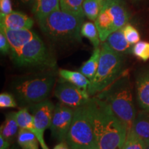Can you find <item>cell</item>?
Wrapping results in <instances>:
<instances>
[{
  "mask_svg": "<svg viewBox=\"0 0 149 149\" xmlns=\"http://www.w3.org/2000/svg\"><path fill=\"white\" fill-rule=\"evenodd\" d=\"M94 131L95 149H121L127 130L104 100L93 96L89 101Z\"/></svg>",
  "mask_w": 149,
  "mask_h": 149,
  "instance_id": "obj_1",
  "label": "cell"
},
{
  "mask_svg": "<svg viewBox=\"0 0 149 149\" xmlns=\"http://www.w3.org/2000/svg\"><path fill=\"white\" fill-rule=\"evenodd\" d=\"M95 97L109 104L128 132L131 130L136 111L131 85L127 76L122 73L114 82L97 94Z\"/></svg>",
  "mask_w": 149,
  "mask_h": 149,
  "instance_id": "obj_2",
  "label": "cell"
},
{
  "mask_svg": "<svg viewBox=\"0 0 149 149\" xmlns=\"http://www.w3.org/2000/svg\"><path fill=\"white\" fill-rule=\"evenodd\" d=\"M56 81L53 72L30 74L15 79L11 90L17 102L22 107H29L46 100Z\"/></svg>",
  "mask_w": 149,
  "mask_h": 149,
  "instance_id": "obj_3",
  "label": "cell"
},
{
  "mask_svg": "<svg viewBox=\"0 0 149 149\" xmlns=\"http://www.w3.org/2000/svg\"><path fill=\"white\" fill-rule=\"evenodd\" d=\"M84 18L62 10H56L38 20L40 29L51 40L57 42L81 41Z\"/></svg>",
  "mask_w": 149,
  "mask_h": 149,
  "instance_id": "obj_4",
  "label": "cell"
},
{
  "mask_svg": "<svg viewBox=\"0 0 149 149\" xmlns=\"http://www.w3.org/2000/svg\"><path fill=\"white\" fill-rule=\"evenodd\" d=\"M124 58L122 54L113 51L105 42L101 47L99 66L94 77L90 81L88 93L91 96L107 88L122 74Z\"/></svg>",
  "mask_w": 149,
  "mask_h": 149,
  "instance_id": "obj_5",
  "label": "cell"
},
{
  "mask_svg": "<svg viewBox=\"0 0 149 149\" xmlns=\"http://www.w3.org/2000/svg\"><path fill=\"white\" fill-rule=\"evenodd\" d=\"M89 101L74 109L73 118L66 139L72 149H95Z\"/></svg>",
  "mask_w": 149,
  "mask_h": 149,
  "instance_id": "obj_6",
  "label": "cell"
},
{
  "mask_svg": "<svg viewBox=\"0 0 149 149\" xmlns=\"http://www.w3.org/2000/svg\"><path fill=\"white\" fill-rule=\"evenodd\" d=\"M129 15L123 1L107 0L95 21L100 39L104 42L112 33L123 29L128 24Z\"/></svg>",
  "mask_w": 149,
  "mask_h": 149,
  "instance_id": "obj_7",
  "label": "cell"
},
{
  "mask_svg": "<svg viewBox=\"0 0 149 149\" xmlns=\"http://www.w3.org/2000/svg\"><path fill=\"white\" fill-rule=\"evenodd\" d=\"M12 59L19 67L53 68L56 65L55 58L38 35L26 44L19 55Z\"/></svg>",
  "mask_w": 149,
  "mask_h": 149,
  "instance_id": "obj_8",
  "label": "cell"
},
{
  "mask_svg": "<svg viewBox=\"0 0 149 149\" xmlns=\"http://www.w3.org/2000/svg\"><path fill=\"white\" fill-rule=\"evenodd\" d=\"M54 94L60 103L74 109L86 104L91 98L88 91L61 79L55 87Z\"/></svg>",
  "mask_w": 149,
  "mask_h": 149,
  "instance_id": "obj_9",
  "label": "cell"
},
{
  "mask_svg": "<svg viewBox=\"0 0 149 149\" xmlns=\"http://www.w3.org/2000/svg\"><path fill=\"white\" fill-rule=\"evenodd\" d=\"M55 107L53 102L46 100L27 107L33 116L37 131V139L42 148L46 146L44 134L45 130L51 126Z\"/></svg>",
  "mask_w": 149,
  "mask_h": 149,
  "instance_id": "obj_10",
  "label": "cell"
},
{
  "mask_svg": "<svg viewBox=\"0 0 149 149\" xmlns=\"http://www.w3.org/2000/svg\"><path fill=\"white\" fill-rule=\"evenodd\" d=\"M74 109L63 104H56L50 129L53 137L59 141H66L73 118Z\"/></svg>",
  "mask_w": 149,
  "mask_h": 149,
  "instance_id": "obj_11",
  "label": "cell"
},
{
  "mask_svg": "<svg viewBox=\"0 0 149 149\" xmlns=\"http://www.w3.org/2000/svg\"><path fill=\"white\" fill-rule=\"evenodd\" d=\"M0 32L5 35L8 41L12 59L16 57L22 48L37 35L31 29L10 30L3 26H0Z\"/></svg>",
  "mask_w": 149,
  "mask_h": 149,
  "instance_id": "obj_12",
  "label": "cell"
},
{
  "mask_svg": "<svg viewBox=\"0 0 149 149\" xmlns=\"http://www.w3.org/2000/svg\"><path fill=\"white\" fill-rule=\"evenodd\" d=\"M34 21L27 15L13 11L10 14L0 15V26L10 30L31 29Z\"/></svg>",
  "mask_w": 149,
  "mask_h": 149,
  "instance_id": "obj_13",
  "label": "cell"
},
{
  "mask_svg": "<svg viewBox=\"0 0 149 149\" xmlns=\"http://www.w3.org/2000/svg\"><path fill=\"white\" fill-rule=\"evenodd\" d=\"M138 104L144 111L149 112V68L139 73L136 80Z\"/></svg>",
  "mask_w": 149,
  "mask_h": 149,
  "instance_id": "obj_14",
  "label": "cell"
},
{
  "mask_svg": "<svg viewBox=\"0 0 149 149\" xmlns=\"http://www.w3.org/2000/svg\"><path fill=\"white\" fill-rule=\"evenodd\" d=\"M105 42L113 51L122 55L130 53L133 50V48L131 47L132 45L126 40L125 35L123 32V29L112 33L108 37Z\"/></svg>",
  "mask_w": 149,
  "mask_h": 149,
  "instance_id": "obj_15",
  "label": "cell"
},
{
  "mask_svg": "<svg viewBox=\"0 0 149 149\" xmlns=\"http://www.w3.org/2000/svg\"><path fill=\"white\" fill-rule=\"evenodd\" d=\"M131 130L142 139L148 146L149 144V112L144 111L136 115Z\"/></svg>",
  "mask_w": 149,
  "mask_h": 149,
  "instance_id": "obj_16",
  "label": "cell"
},
{
  "mask_svg": "<svg viewBox=\"0 0 149 149\" xmlns=\"http://www.w3.org/2000/svg\"><path fill=\"white\" fill-rule=\"evenodd\" d=\"M19 129L16 118V112H10L6 115L5 121L1 125L0 135L13 143L14 139L17 137Z\"/></svg>",
  "mask_w": 149,
  "mask_h": 149,
  "instance_id": "obj_17",
  "label": "cell"
},
{
  "mask_svg": "<svg viewBox=\"0 0 149 149\" xmlns=\"http://www.w3.org/2000/svg\"><path fill=\"white\" fill-rule=\"evenodd\" d=\"M60 9L59 0H35L33 10L37 20H40Z\"/></svg>",
  "mask_w": 149,
  "mask_h": 149,
  "instance_id": "obj_18",
  "label": "cell"
},
{
  "mask_svg": "<svg viewBox=\"0 0 149 149\" xmlns=\"http://www.w3.org/2000/svg\"><path fill=\"white\" fill-rule=\"evenodd\" d=\"M60 79L69 82L76 86L88 91V87L90 84L88 79L84 74L79 71H72V70L60 69L59 70Z\"/></svg>",
  "mask_w": 149,
  "mask_h": 149,
  "instance_id": "obj_19",
  "label": "cell"
},
{
  "mask_svg": "<svg viewBox=\"0 0 149 149\" xmlns=\"http://www.w3.org/2000/svg\"><path fill=\"white\" fill-rule=\"evenodd\" d=\"M100 54H101V48L99 46L95 48L90 58L85 61L78 70V71L84 74L88 79H90V81L95 75L99 66Z\"/></svg>",
  "mask_w": 149,
  "mask_h": 149,
  "instance_id": "obj_20",
  "label": "cell"
},
{
  "mask_svg": "<svg viewBox=\"0 0 149 149\" xmlns=\"http://www.w3.org/2000/svg\"><path fill=\"white\" fill-rule=\"evenodd\" d=\"M17 139L21 149H40V144L37 136L29 130L20 128Z\"/></svg>",
  "mask_w": 149,
  "mask_h": 149,
  "instance_id": "obj_21",
  "label": "cell"
},
{
  "mask_svg": "<svg viewBox=\"0 0 149 149\" xmlns=\"http://www.w3.org/2000/svg\"><path fill=\"white\" fill-rule=\"evenodd\" d=\"M16 118L19 128L29 130L35 134L37 137V131L35 127L33 115L27 107H24L16 112Z\"/></svg>",
  "mask_w": 149,
  "mask_h": 149,
  "instance_id": "obj_22",
  "label": "cell"
},
{
  "mask_svg": "<svg viewBox=\"0 0 149 149\" xmlns=\"http://www.w3.org/2000/svg\"><path fill=\"white\" fill-rule=\"evenodd\" d=\"M106 1L107 0H85L83 3L84 15L88 19L95 22L104 6Z\"/></svg>",
  "mask_w": 149,
  "mask_h": 149,
  "instance_id": "obj_23",
  "label": "cell"
},
{
  "mask_svg": "<svg viewBox=\"0 0 149 149\" xmlns=\"http://www.w3.org/2000/svg\"><path fill=\"white\" fill-rule=\"evenodd\" d=\"M85 0H59L61 10L84 18V13L83 10V3Z\"/></svg>",
  "mask_w": 149,
  "mask_h": 149,
  "instance_id": "obj_24",
  "label": "cell"
},
{
  "mask_svg": "<svg viewBox=\"0 0 149 149\" xmlns=\"http://www.w3.org/2000/svg\"><path fill=\"white\" fill-rule=\"evenodd\" d=\"M81 34L82 36L88 39L94 48H97L100 46L101 40L95 23L90 22L83 23L81 29Z\"/></svg>",
  "mask_w": 149,
  "mask_h": 149,
  "instance_id": "obj_25",
  "label": "cell"
},
{
  "mask_svg": "<svg viewBox=\"0 0 149 149\" xmlns=\"http://www.w3.org/2000/svg\"><path fill=\"white\" fill-rule=\"evenodd\" d=\"M147 145L133 130L127 133L126 140L121 149H146Z\"/></svg>",
  "mask_w": 149,
  "mask_h": 149,
  "instance_id": "obj_26",
  "label": "cell"
},
{
  "mask_svg": "<svg viewBox=\"0 0 149 149\" xmlns=\"http://www.w3.org/2000/svg\"><path fill=\"white\" fill-rule=\"evenodd\" d=\"M132 52L137 58L143 61L149 59V42L139 41L133 47Z\"/></svg>",
  "mask_w": 149,
  "mask_h": 149,
  "instance_id": "obj_27",
  "label": "cell"
},
{
  "mask_svg": "<svg viewBox=\"0 0 149 149\" xmlns=\"http://www.w3.org/2000/svg\"><path fill=\"white\" fill-rule=\"evenodd\" d=\"M123 32L125 35L126 40L130 43L131 45H135L140 40V35L137 29L131 24H127L123 28Z\"/></svg>",
  "mask_w": 149,
  "mask_h": 149,
  "instance_id": "obj_28",
  "label": "cell"
},
{
  "mask_svg": "<svg viewBox=\"0 0 149 149\" xmlns=\"http://www.w3.org/2000/svg\"><path fill=\"white\" fill-rule=\"evenodd\" d=\"M17 102L12 94L8 93H2L0 95V107L1 109L15 108Z\"/></svg>",
  "mask_w": 149,
  "mask_h": 149,
  "instance_id": "obj_29",
  "label": "cell"
},
{
  "mask_svg": "<svg viewBox=\"0 0 149 149\" xmlns=\"http://www.w3.org/2000/svg\"><path fill=\"white\" fill-rule=\"evenodd\" d=\"M0 51L3 55H6L10 52V44L6 37L2 32H0Z\"/></svg>",
  "mask_w": 149,
  "mask_h": 149,
  "instance_id": "obj_30",
  "label": "cell"
},
{
  "mask_svg": "<svg viewBox=\"0 0 149 149\" xmlns=\"http://www.w3.org/2000/svg\"><path fill=\"white\" fill-rule=\"evenodd\" d=\"M13 12L10 0H0V15L10 14Z\"/></svg>",
  "mask_w": 149,
  "mask_h": 149,
  "instance_id": "obj_31",
  "label": "cell"
},
{
  "mask_svg": "<svg viewBox=\"0 0 149 149\" xmlns=\"http://www.w3.org/2000/svg\"><path fill=\"white\" fill-rule=\"evenodd\" d=\"M11 143L0 135V149H10Z\"/></svg>",
  "mask_w": 149,
  "mask_h": 149,
  "instance_id": "obj_32",
  "label": "cell"
},
{
  "mask_svg": "<svg viewBox=\"0 0 149 149\" xmlns=\"http://www.w3.org/2000/svg\"><path fill=\"white\" fill-rule=\"evenodd\" d=\"M53 149H72L66 142V141H61L54 147Z\"/></svg>",
  "mask_w": 149,
  "mask_h": 149,
  "instance_id": "obj_33",
  "label": "cell"
},
{
  "mask_svg": "<svg viewBox=\"0 0 149 149\" xmlns=\"http://www.w3.org/2000/svg\"><path fill=\"white\" fill-rule=\"evenodd\" d=\"M35 0H22V2L24 3H31V2H33V1H34Z\"/></svg>",
  "mask_w": 149,
  "mask_h": 149,
  "instance_id": "obj_34",
  "label": "cell"
},
{
  "mask_svg": "<svg viewBox=\"0 0 149 149\" xmlns=\"http://www.w3.org/2000/svg\"><path fill=\"white\" fill-rule=\"evenodd\" d=\"M131 1L134 3H137V2H139V1H140L141 0H131Z\"/></svg>",
  "mask_w": 149,
  "mask_h": 149,
  "instance_id": "obj_35",
  "label": "cell"
},
{
  "mask_svg": "<svg viewBox=\"0 0 149 149\" xmlns=\"http://www.w3.org/2000/svg\"><path fill=\"white\" fill-rule=\"evenodd\" d=\"M10 149H19V148L16 146H13L11 147V148H10Z\"/></svg>",
  "mask_w": 149,
  "mask_h": 149,
  "instance_id": "obj_36",
  "label": "cell"
},
{
  "mask_svg": "<svg viewBox=\"0 0 149 149\" xmlns=\"http://www.w3.org/2000/svg\"><path fill=\"white\" fill-rule=\"evenodd\" d=\"M42 148V149H49V148H48V147L47 146V145H46V146L43 147V148Z\"/></svg>",
  "mask_w": 149,
  "mask_h": 149,
  "instance_id": "obj_37",
  "label": "cell"
},
{
  "mask_svg": "<svg viewBox=\"0 0 149 149\" xmlns=\"http://www.w3.org/2000/svg\"><path fill=\"white\" fill-rule=\"evenodd\" d=\"M146 149H149V144L148 145V146H147V148H146Z\"/></svg>",
  "mask_w": 149,
  "mask_h": 149,
  "instance_id": "obj_38",
  "label": "cell"
},
{
  "mask_svg": "<svg viewBox=\"0 0 149 149\" xmlns=\"http://www.w3.org/2000/svg\"><path fill=\"white\" fill-rule=\"evenodd\" d=\"M121 1H123V0H121Z\"/></svg>",
  "mask_w": 149,
  "mask_h": 149,
  "instance_id": "obj_39",
  "label": "cell"
}]
</instances>
